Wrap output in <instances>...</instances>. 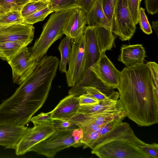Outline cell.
Returning a JSON list of instances; mask_svg holds the SVG:
<instances>
[{
  "instance_id": "obj_1",
  "label": "cell",
  "mask_w": 158,
  "mask_h": 158,
  "mask_svg": "<svg viewBox=\"0 0 158 158\" xmlns=\"http://www.w3.org/2000/svg\"><path fill=\"white\" fill-rule=\"evenodd\" d=\"M121 73L117 89L127 116L140 126L157 123L158 92L146 64L126 67Z\"/></svg>"
},
{
  "instance_id": "obj_2",
  "label": "cell",
  "mask_w": 158,
  "mask_h": 158,
  "mask_svg": "<svg viewBox=\"0 0 158 158\" xmlns=\"http://www.w3.org/2000/svg\"><path fill=\"white\" fill-rule=\"evenodd\" d=\"M72 45L68 63L69 69L66 74L68 86L71 87L69 93L80 86L89 76L88 51L85 37L83 34L75 39H72Z\"/></svg>"
},
{
  "instance_id": "obj_3",
  "label": "cell",
  "mask_w": 158,
  "mask_h": 158,
  "mask_svg": "<svg viewBox=\"0 0 158 158\" xmlns=\"http://www.w3.org/2000/svg\"><path fill=\"white\" fill-rule=\"evenodd\" d=\"M72 10L55 12L44 25L40 36L35 40L30 49L32 56L38 62L52 44L64 34V25Z\"/></svg>"
},
{
  "instance_id": "obj_4",
  "label": "cell",
  "mask_w": 158,
  "mask_h": 158,
  "mask_svg": "<svg viewBox=\"0 0 158 158\" xmlns=\"http://www.w3.org/2000/svg\"><path fill=\"white\" fill-rule=\"evenodd\" d=\"M84 34L90 67L103 53L111 50L115 37L111 31L104 27L86 26Z\"/></svg>"
},
{
  "instance_id": "obj_5",
  "label": "cell",
  "mask_w": 158,
  "mask_h": 158,
  "mask_svg": "<svg viewBox=\"0 0 158 158\" xmlns=\"http://www.w3.org/2000/svg\"><path fill=\"white\" fill-rule=\"evenodd\" d=\"M73 127L64 131H55L49 138L43 141L30 149L37 154L49 158L54 157L59 152L67 148L78 147L72 132Z\"/></svg>"
},
{
  "instance_id": "obj_6",
  "label": "cell",
  "mask_w": 158,
  "mask_h": 158,
  "mask_svg": "<svg viewBox=\"0 0 158 158\" xmlns=\"http://www.w3.org/2000/svg\"><path fill=\"white\" fill-rule=\"evenodd\" d=\"M91 153L100 158H150L140 148L123 140L99 145L92 149Z\"/></svg>"
},
{
  "instance_id": "obj_7",
  "label": "cell",
  "mask_w": 158,
  "mask_h": 158,
  "mask_svg": "<svg viewBox=\"0 0 158 158\" xmlns=\"http://www.w3.org/2000/svg\"><path fill=\"white\" fill-rule=\"evenodd\" d=\"M136 29L127 0H116L114 6L112 32L123 41L130 40Z\"/></svg>"
},
{
  "instance_id": "obj_8",
  "label": "cell",
  "mask_w": 158,
  "mask_h": 158,
  "mask_svg": "<svg viewBox=\"0 0 158 158\" xmlns=\"http://www.w3.org/2000/svg\"><path fill=\"white\" fill-rule=\"evenodd\" d=\"M7 62L12 70L13 83L20 85L33 72L38 62L27 47L22 48Z\"/></svg>"
},
{
  "instance_id": "obj_9",
  "label": "cell",
  "mask_w": 158,
  "mask_h": 158,
  "mask_svg": "<svg viewBox=\"0 0 158 158\" xmlns=\"http://www.w3.org/2000/svg\"><path fill=\"white\" fill-rule=\"evenodd\" d=\"M27 128L15 149L16 155H23L34 146L50 137L55 131L52 124L34 123Z\"/></svg>"
},
{
  "instance_id": "obj_10",
  "label": "cell",
  "mask_w": 158,
  "mask_h": 158,
  "mask_svg": "<svg viewBox=\"0 0 158 158\" xmlns=\"http://www.w3.org/2000/svg\"><path fill=\"white\" fill-rule=\"evenodd\" d=\"M96 77L109 89L117 88L119 84L121 72L117 69L105 53L89 69Z\"/></svg>"
},
{
  "instance_id": "obj_11",
  "label": "cell",
  "mask_w": 158,
  "mask_h": 158,
  "mask_svg": "<svg viewBox=\"0 0 158 158\" xmlns=\"http://www.w3.org/2000/svg\"><path fill=\"white\" fill-rule=\"evenodd\" d=\"M114 140H123L140 148L147 143L140 139L127 123L120 122L111 131L94 141L90 147L92 150L95 147Z\"/></svg>"
},
{
  "instance_id": "obj_12",
  "label": "cell",
  "mask_w": 158,
  "mask_h": 158,
  "mask_svg": "<svg viewBox=\"0 0 158 158\" xmlns=\"http://www.w3.org/2000/svg\"><path fill=\"white\" fill-rule=\"evenodd\" d=\"M34 27L23 23L0 25V43L19 41L27 45L33 40Z\"/></svg>"
},
{
  "instance_id": "obj_13",
  "label": "cell",
  "mask_w": 158,
  "mask_h": 158,
  "mask_svg": "<svg viewBox=\"0 0 158 158\" xmlns=\"http://www.w3.org/2000/svg\"><path fill=\"white\" fill-rule=\"evenodd\" d=\"M127 116V114L124 110L90 114L77 113L69 121L75 126L90 123L101 128L113 120H123Z\"/></svg>"
},
{
  "instance_id": "obj_14",
  "label": "cell",
  "mask_w": 158,
  "mask_h": 158,
  "mask_svg": "<svg viewBox=\"0 0 158 158\" xmlns=\"http://www.w3.org/2000/svg\"><path fill=\"white\" fill-rule=\"evenodd\" d=\"M27 128L13 123L0 122V146L15 149Z\"/></svg>"
},
{
  "instance_id": "obj_15",
  "label": "cell",
  "mask_w": 158,
  "mask_h": 158,
  "mask_svg": "<svg viewBox=\"0 0 158 158\" xmlns=\"http://www.w3.org/2000/svg\"><path fill=\"white\" fill-rule=\"evenodd\" d=\"M86 24V13L80 7L74 8L64 25V34L75 39L84 34Z\"/></svg>"
},
{
  "instance_id": "obj_16",
  "label": "cell",
  "mask_w": 158,
  "mask_h": 158,
  "mask_svg": "<svg viewBox=\"0 0 158 158\" xmlns=\"http://www.w3.org/2000/svg\"><path fill=\"white\" fill-rule=\"evenodd\" d=\"M80 104L78 97L69 94L62 99L51 111L52 118L69 120L77 113Z\"/></svg>"
},
{
  "instance_id": "obj_17",
  "label": "cell",
  "mask_w": 158,
  "mask_h": 158,
  "mask_svg": "<svg viewBox=\"0 0 158 158\" xmlns=\"http://www.w3.org/2000/svg\"><path fill=\"white\" fill-rule=\"evenodd\" d=\"M145 51L141 44H123L118 60L126 67H130L144 63Z\"/></svg>"
},
{
  "instance_id": "obj_18",
  "label": "cell",
  "mask_w": 158,
  "mask_h": 158,
  "mask_svg": "<svg viewBox=\"0 0 158 158\" xmlns=\"http://www.w3.org/2000/svg\"><path fill=\"white\" fill-rule=\"evenodd\" d=\"M118 98H111L93 105H80L77 113L83 114H90L124 110Z\"/></svg>"
},
{
  "instance_id": "obj_19",
  "label": "cell",
  "mask_w": 158,
  "mask_h": 158,
  "mask_svg": "<svg viewBox=\"0 0 158 158\" xmlns=\"http://www.w3.org/2000/svg\"><path fill=\"white\" fill-rule=\"evenodd\" d=\"M86 24L88 26L104 27L112 30V24L109 22L104 13L102 0H95L90 10L86 13Z\"/></svg>"
},
{
  "instance_id": "obj_20",
  "label": "cell",
  "mask_w": 158,
  "mask_h": 158,
  "mask_svg": "<svg viewBox=\"0 0 158 158\" xmlns=\"http://www.w3.org/2000/svg\"><path fill=\"white\" fill-rule=\"evenodd\" d=\"M123 120H113L97 131L83 133L81 143L84 149L89 148L92 143L98 138L111 131Z\"/></svg>"
},
{
  "instance_id": "obj_21",
  "label": "cell",
  "mask_w": 158,
  "mask_h": 158,
  "mask_svg": "<svg viewBox=\"0 0 158 158\" xmlns=\"http://www.w3.org/2000/svg\"><path fill=\"white\" fill-rule=\"evenodd\" d=\"M72 40L67 36L61 41L58 47L60 54V60L59 62V70L61 73H66V67L70 58L72 50Z\"/></svg>"
},
{
  "instance_id": "obj_22",
  "label": "cell",
  "mask_w": 158,
  "mask_h": 158,
  "mask_svg": "<svg viewBox=\"0 0 158 158\" xmlns=\"http://www.w3.org/2000/svg\"><path fill=\"white\" fill-rule=\"evenodd\" d=\"M27 46L19 41L0 43V58L7 61L22 48Z\"/></svg>"
},
{
  "instance_id": "obj_23",
  "label": "cell",
  "mask_w": 158,
  "mask_h": 158,
  "mask_svg": "<svg viewBox=\"0 0 158 158\" xmlns=\"http://www.w3.org/2000/svg\"><path fill=\"white\" fill-rule=\"evenodd\" d=\"M29 0H0V14L11 10L21 12Z\"/></svg>"
},
{
  "instance_id": "obj_24",
  "label": "cell",
  "mask_w": 158,
  "mask_h": 158,
  "mask_svg": "<svg viewBox=\"0 0 158 158\" xmlns=\"http://www.w3.org/2000/svg\"><path fill=\"white\" fill-rule=\"evenodd\" d=\"M49 6L53 12L64 11L80 7L76 0H48Z\"/></svg>"
},
{
  "instance_id": "obj_25",
  "label": "cell",
  "mask_w": 158,
  "mask_h": 158,
  "mask_svg": "<svg viewBox=\"0 0 158 158\" xmlns=\"http://www.w3.org/2000/svg\"><path fill=\"white\" fill-rule=\"evenodd\" d=\"M82 89L85 93L88 94L91 97L99 102L106 100L111 98H119L118 93L115 91H113L112 93L108 96L94 86H84L82 88Z\"/></svg>"
},
{
  "instance_id": "obj_26",
  "label": "cell",
  "mask_w": 158,
  "mask_h": 158,
  "mask_svg": "<svg viewBox=\"0 0 158 158\" xmlns=\"http://www.w3.org/2000/svg\"><path fill=\"white\" fill-rule=\"evenodd\" d=\"M24 17L21 12L11 10L0 14V25L23 23Z\"/></svg>"
},
{
  "instance_id": "obj_27",
  "label": "cell",
  "mask_w": 158,
  "mask_h": 158,
  "mask_svg": "<svg viewBox=\"0 0 158 158\" xmlns=\"http://www.w3.org/2000/svg\"><path fill=\"white\" fill-rule=\"evenodd\" d=\"M53 12L48 6L44 9L24 17L23 23L32 25L38 22L43 21L48 15Z\"/></svg>"
},
{
  "instance_id": "obj_28",
  "label": "cell",
  "mask_w": 158,
  "mask_h": 158,
  "mask_svg": "<svg viewBox=\"0 0 158 158\" xmlns=\"http://www.w3.org/2000/svg\"><path fill=\"white\" fill-rule=\"evenodd\" d=\"M48 6V1L41 0L37 2H30L24 6L21 11V13L24 18L44 9Z\"/></svg>"
},
{
  "instance_id": "obj_29",
  "label": "cell",
  "mask_w": 158,
  "mask_h": 158,
  "mask_svg": "<svg viewBox=\"0 0 158 158\" xmlns=\"http://www.w3.org/2000/svg\"><path fill=\"white\" fill-rule=\"evenodd\" d=\"M145 9L140 7L139 9V23L140 28L147 35L152 33V30L151 25L145 13Z\"/></svg>"
},
{
  "instance_id": "obj_30",
  "label": "cell",
  "mask_w": 158,
  "mask_h": 158,
  "mask_svg": "<svg viewBox=\"0 0 158 158\" xmlns=\"http://www.w3.org/2000/svg\"><path fill=\"white\" fill-rule=\"evenodd\" d=\"M52 115L51 111L46 113H41L36 116L32 117L30 121L33 124H52L53 119L52 118Z\"/></svg>"
},
{
  "instance_id": "obj_31",
  "label": "cell",
  "mask_w": 158,
  "mask_h": 158,
  "mask_svg": "<svg viewBox=\"0 0 158 158\" xmlns=\"http://www.w3.org/2000/svg\"><path fill=\"white\" fill-rule=\"evenodd\" d=\"M128 6L135 25L139 23V0H127Z\"/></svg>"
},
{
  "instance_id": "obj_32",
  "label": "cell",
  "mask_w": 158,
  "mask_h": 158,
  "mask_svg": "<svg viewBox=\"0 0 158 158\" xmlns=\"http://www.w3.org/2000/svg\"><path fill=\"white\" fill-rule=\"evenodd\" d=\"M146 65L150 71L155 88L158 92V65L151 61L148 62Z\"/></svg>"
},
{
  "instance_id": "obj_33",
  "label": "cell",
  "mask_w": 158,
  "mask_h": 158,
  "mask_svg": "<svg viewBox=\"0 0 158 158\" xmlns=\"http://www.w3.org/2000/svg\"><path fill=\"white\" fill-rule=\"evenodd\" d=\"M140 148L150 158H158V145L157 143H147L145 145L141 146Z\"/></svg>"
},
{
  "instance_id": "obj_34",
  "label": "cell",
  "mask_w": 158,
  "mask_h": 158,
  "mask_svg": "<svg viewBox=\"0 0 158 158\" xmlns=\"http://www.w3.org/2000/svg\"><path fill=\"white\" fill-rule=\"evenodd\" d=\"M52 124L55 131H57L65 130L74 126L69 121L59 119H53Z\"/></svg>"
},
{
  "instance_id": "obj_35",
  "label": "cell",
  "mask_w": 158,
  "mask_h": 158,
  "mask_svg": "<svg viewBox=\"0 0 158 158\" xmlns=\"http://www.w3.org/2000/svg\"><path fill=\"white\" fill-rule=\"evenodd\" d=\"M80 105H93L98 103L99 102L86 93L78 97Z\"/></svg>"
},
{
  "instance_id": "obj_36",
  "label": "cell",
  "mask_w": 158,
  "mask_h": 158,
  "mask_svg": "<svg viewBox=\"0 0 158 158\" xmlns=\"http://www.w3.org/2000/svg\"><path fill=\"white\" fill-rule=\"evenodd\" d=\"M146 7L148 14L152 15L158 12V0H145Z\"/></svg>"
},
{
  "instance_id": "obj_37",
  "label": "cell",
  "mask_w": 158,
  "mask_h": 158,
  "mask_svg": "<svg viewBox=\"0 0 158 158\" xmlns=\"http://www.w3.org/2000/svg\"><path fill=\"white\" fill-rule=\"evenodd\" d=\"M79 7L85 13H88L93 5L95 0H76Z\"/></svg>"
},
{
  "instance_id": "obj_38",
  "label": "cell",
  "mask_w": 158,
  "mask_h": 158,
  "mask_svg": "<svg viewBox=\"0 0 158 158\" xmlns=\"http://www.w3.org/2000/svg\"><path fill=\"white\" fill-rule=\"evenodd\" d=\"M102 7L105 15L109 22L112 24L114 6L106 4H102Z\"/></svg>"
},
{
  "instance_id": "obj_39",
  "label": "cell",
  "mask_w": 158,
  "mask_h": 158,
  "mask_svg": "<svg viewBox=\"0 0 158 158\" xmlns=\"http://www.w3.org/2000/svg\"><path fill=\"white\" fill-rule=\"evenodd\" d=\"M74 140L78 147L82 146L81 141L83 137V132L81 128H75L72 132Z\"/></svg>"
},
{
  "instance_id": "obj_40",
  "label": "cell",
  "mask_w": 158,
  "mask_h": 158,
  "mask_svg": "<svg viewBox=\"0 0 158 158\" xmlns=\"http://www.w3.org/2000/svg\"><path fill=\"white\" fill-rule=\"evenodd\" d=\"M102 4H109L115 6L116 0H102Z\"/></svg>"
},
{
  "instance_id": "obj_41",
  "label": "cell",
  "mask_w": 158,
  "mask_h": 158,
  "mask_svg": "<svg viewBox=\"0 0 158 158\" xmlns=\"http://www.w3.org/2000/svg\"><path fill=\"white\" fill-rule=\"evenodd\" d=\"M152 27L156 32V35H158V21L152 22Z\"/></svg>"
},
{
  "instance_id": "obj_42",
  "label": "cell",
  "mask_w": 158,
  "mask_h": 158,
  "mask_svg": "<svg viewBox=\"0 0 158 158\" xmlns=\"http://www.w3.org/2000/svg\"><path fill=\"white\" fill-rule=\"evenodd\" d=\"M142 0H139V1L140 2H141L142 1Z\"/></svg>"
},
{
  "instance_id": "obj_43",
  "label": "cell",
  "mask_w": 158,
  "mask_h": 158,
  "mask_svg": "<svg viewBox=\"0 0 158 158\" xmlns=\"http://www.w3.org/2000/svg\"></svg>"
}]
</instances>
